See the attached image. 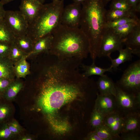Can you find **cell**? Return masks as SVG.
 I'll list each match as a JSON object with an SVG mask.
<instances>
[{
	"label": "cell",
	"instance_id": "obj_1",
	"mask_svg": "<svg viewBox=\"0 0 140 140\" xmlns=\"http://www.w3.org/2000/svg\"><path fill=\"white\" fill-rule=\"evenodd\" d=\"M37 72L38 106L51 117L66 103L83 97L92 87L78 69L64 62L52 61Z\"/></svg>",
	"mask_w": 140,
	"mask_h": 140
},
{
	"label": "cell",
	"instance_id": "obj_2",
	"mask_svg": "<svg viewBox=\"0 0 140 140\" xmlns=\"http://www.w3.org/2000/svg\"><path fill=\"white\" fill-rule=\"evenodd\" d=\"M52 34L51 54L61 59L82 62L89 53V40L79 27H70L60 23Z\"/></svg>",
	"mask_w": 140,
	"mask_h": 140
},
{
	"label": "cell",
	"instance_id": "obj_3",
	"mask_svg": "<svg viewBox=\"0 0 140 140\" xmlns=\"http://www.w3.org/2000/svg\"><path fill=\"white\" fill-rule=\"evenodd\" d=\"M79 28L88 38L93 62L98 57L102 37L107 30L106 10L102 0H86L82 3Z\"/></svg>",
	"mask_w": 140,
	"mask_h": 140
},
{
	"label": "cell",
	"instance_id": "obj_4",
	"mask_svg": "<svg viewBox=\"0 0 140 140\" xmlns=\"http://www.w3.org/2000/svg\"><path fill=\"white\" fill-rule=\"evenodd\" d=\"M64 1L43 4L37 15L28 24L27 35L34 43L52 32L60 24Z\"/></svg>",
	"mask_w": 140,
	"mask_h": 140
},
{
	"label": "cell",
	"instance_id": "obj_5",
	"mask_svg": "<svg viewBox=\"0 0 140 140\" xmlns=\"http://www.w3.org/2000/svg\"><path fill=\"white\" fill-rule=\"evenodd\" d=\"M115 84L126 92L136 94L140 93V60L130 65Z\"/></svg>",
	"mask_w": 140,
	"mask_h": 140
},
{
	"label": "cell",
	"instance_id": "obj_6",
	"mask_svg": "<svg viewBox=\"0 0 140 140\" xmlns=\"http://www.w3.org/2000/svg\"><path fill=\"white\" fill-rule=\"evenodd\" d=\"M116 90L115 97L117 110L124 115L140 113V93L136 94L126 92L116 85Z\"/></svg>",
	"mask_w": 140,
	"mask_h": 140
},
{
	"label": "cell",
	"instance_id": "obj_7",
	"mask_svg": "<svg viewBox=\"0 0 140 140\" xmlns=\"http://www.w3.org/2000/svg\"><path fill=\"white\" fill-rule=\"evenodd\" d=\"M123 39L112 29H107L101 42L98 57L110 56L111 54L122 48Z\"/></svg>",
	"mask_w": 140,
	"mask_h": 140
},
{
	"label": "cell",
	"instance_id": "obj_8",
	"mask_svg": "<svg viewBox=\"0 0 140 140\" xmlns=\"http://www.w3.org/2000/svg\"><path fill=\"white\" fill-rule=\"evenodd\" d=\"M4 18L15 37L27 35L28 23L20 11H5Z\"/></svg>",
	"mask_w": 140,
	"mask_h": 140
},
{
	"label": "cell",
	"instance_id": "obj_9",
	"mask_svg": "<svg viewBox=\"0 0 140 140\" xmlns=\"http://www.w3.org/2000/svg\"><path fill=\"white\" fill-rule=\"evenodd\" d=\"M80 4L74 2L64 7L61 15L60 23L70 27H79L81 11Z\"/></svg>",
	"mask_w": 140,
	"mask_h": 140
},
{
	"label": "cell",
	"instance_id": "obj_10",
	"mask_svg": "<svg viewBox=\"0 0 140 140\" xmlns=\"http://www.w3.org/2000/svg\"><path fill=\"white\" fill-rule=\"evenodd\" d=\"M124 115L117 110L106 115L103 124L110 129L112 133L119 139L123 125Z\"/></svg>",
	"mask_w": 140,
	"mask_h": 140
},
{
	"label": "cell",
	"instance_id": "obj_11",
	"mask_svg": "<svg viewBox=\"0 0 140 140\" xmlns=\"http://www.w3.org/2000/svg\"><path fill=\"white\" fill-rule=\"evenodd\" d=\"M43 4L37 0H21L19 11L28 24L34 18Z\"/></svg>",
	"mask_w": 140,
	"mask_h": 140
},
{
	"label": "cell",
	"instance_id": "obj_12",
	"mask_svg": "<svg viewBox=\"0 0 140 140\" xmlns=\"http://www.w3.org/2000/svg\"><path fill=\"white\" fill-rule=\"evenodd\" d=\"M95 108L105 115L117 110L114 96L103 95L97 93Z\"/></svg>",
	"mask_w": 140,
	"mask_h": 140
},
{
	"label": "cell",
	"instance_id": "obj_13",
	"mask_svg": "<svg viewBox=\"0 0 140 140\" xmlns=\"http://www.w3.org/2000/svg\"><path fill=\"white\" fill-rule=\"evenodd\" d=\"M123 44L134 54L140 56V23L137 24L124 40Z\"/></svg>",
	"mask_w": 140,
	"mask_h": 140
},
{
	"label": "cell",
	"instance_id": "obj_14",
	"mask_svg": "<svg viewBox=\"0 0 140 140\" xmlns=\"http://www.w3.org/2000/svg\"><path fill=\"white\" fill-rule=\"evenodd\" d=\"M140 129V113L124 115L123 124L121 134L130 132H139Z\"/></svg>",
	"mask_w": 140,
	"mask_h": 140
},
{
	"label": "cell",
	"instance_id": "obj_15",
	"mask_svg": "<svg viewBox=\"0 0 140 140\" xmlns=\"http://www.w3.org/2000/svg\"><path fill=\"white\" fill-rule=\"evenodd\" d=\"M52 34L45 36L38 40L34 43L33 50L29 55L37 56L49 52L53 40Z\"/></svg>",
	"mask_w": 140,
	"mask_h": 140
},
{
	"label": "cell",
	"instance_id": "obj_16",
	"mask_svg": "<svg viewBox=\"0 0 140 140\" xmlns=\"http://www.w3.org/2000/svg\"><path fill=\"white\" fill-rule=\"evenodd\" d=\"M100 94L103 95H112L116 93V85L112 79L106 75L101 76L96 82Z\"/></svg>",
	"mask_w": 140,
	"mask_h": 140
},
{
	"label": "cell",
	"instance_id": "obj_17",
	"mask_svg": "<svg viewBox=\"0 0 140 140\" xmlns=\"http://www.w3.org/2000/svg\"><path fill=\"white\" fill-rule=\"evenodd\" d=\"M14 65L8 57H0V78L14 80Z\"/></svg>",
	"mask_w": 140,
	"mask_h": 140
},
{
	"label": "cell",
	"instance_id": "obj_18",
	"mask_svg": "<svg viewBox=\"0 0 140 140\" xmlns=\"http://www.w3.org/2000/svg\"><path fill=\"white\" fill-rule=\"evenodd\" d=\"M84 71L82 73L85 77L89 78L93 75H98L100 76L104 75V73L107 72H112L113 69L110 66L107 68H103L96 65L95 62H93L89 65H86L82 63L80 66Z\"/></svg>",
	"mask_w": 140,
	"mask_h": 140
},
{
	"label": "cell",
	"instance_id": "obj_19",
	"mask_svg": "<svg viewBox=\"0 0 140 140\" xmlns=\"http://www.w3.org/2000/svg\"><path fill=\"white\" fill-rule=\"evenodd\" d=\"M13 43L27 54L28 57L32 51L34 43L32 40L27 35L15 37Z\"/></svg>",
	"mask_w": 140,
	"mask_h": 140
},
{
	"label": "cell",
	"instance_id": "obj_20",
	"mask_svg": "<svg viewBox=\"0 0 140 140\" xmlns=\"http://www.w3.org/2000/svg\"><path fill=\"white\" fill-rule=\"evenodd\" d=\"M118 51L119 55L116 59H113L110 56L108 57L111 60V66L113 70H116L120 64L131 60L132 57V51L128 48L126 47L124 49L122 48Z\"/></svg>",
	"mask_w": 140,
	"mask_h": 140
},
{
	"label": "cell",
	"instance_id": "obj_21",
	"mask_svg": "<svg viewBox=\"0 0 140 140\" xmlns=\"http://www.w3.org/2000/svg\"><path fill=\"white\" fill-rule=\"evenodd\" d=\"M132 11H124L119 10L110 9L106 10L105 17L107 22L124 17H137Z\"/></svg>",
	"mask_w": 140,
	"mask_h": 140
},
{
	"label": "cell",
	"instance_id": "obj_22",
	"mask_svg": "<svg viewBox=\"0 0 140 140\" xmlns=\"http://www.w3.org/2000/svg\"><path fill=\"white\" fill-rule=\"evenodd\" d=\"M15 36L4 18L0 19V41L12 43Z\"/></svg>",
	"mask_w": 140,
	"mask_h": 140
},
{
	"label": "cell",
	"instance_id": "obj_23",
	"mask_svg": "<svg viewBox=\"0 0 140 140\" xmlns=\"http://www.w3.org/2000/svg\"><path fill=\"white\" fill-rule=\"evenodd\" d=\"M22 83L13 80L6 88L3 95V99L7 100L15 98L23 87Z\"/></svg>",
	"mask_w": 140,
	"mask_h": 140
},
{
	"label": "cell",
	"instance_id": "obj_24",
	"mask_svg": "<svg viewBox=\"0 0 140 140\" xmlns=\"http://www.w3.org/2000/svg\"><path fill=\"white\" fill-rule=\"evenodd\" d=\"M25 57L14 65L16 76L18 78H25L30 73L29 65Z\"/></svg>",
	"mask_w": 140,
	"mask_h": 140
},
{
	"label": "cell",
	"instance_id": "obj_25",
	"mask_svg": "<svg viewBox=\"0 0 140 140\" xmlns=\"http://www.w3.org/2000/svg\"><path fill=\"white\" fill-rule=\"evenodd\" d=\"M28 57L27 54L23 51L14 43H12L8 57L14 65L23 58Z\"/></svg>",
	"mask_w": 140,
	"mask_h": 140
},
{
	"label": "cell",
	"instance_id": "obj_26",
	"mask_svg": "<svg viewBox=\"0 0 140 140\" xmlns=\"http://www.w3.org/2000/svg\"><path fill=\"white\" fill-rule=\"evenodd\" d=\"M139 23H140L130 22L112 29L124 40L135 26Z\"/></svg>",
	"mask_w": 140,
	"mask_h": 140
},
{
	"label": "cell",
	"instance_id": "obj_27",
	"mask_svg": "<svg viewBox=\"0 0 140 140\" xmlns=\"http://www.w3.org/2000/svg\"><path fill=\"white\" fill-rule=\"evenodd\" d=\"M130 22L140 23L139 20L136 18L124 17L113 21L107 22V29H113L118 27Z\"/></svg>",
	"mask_w": 140,
	"mask_h": 140
},
{
	"label": "cell",
	"instance_id": "obj_28",
	"mask_svg": "<svg viewBox=\"0 0 140 140\" xmlns=\"http://www.w3.org/2000/svg\"><path fill=\"white\" fill-rule=\"evenodd\" d=\"M94 131L102 140L119 139L112 133L109 128L103 123L95 128Z\"/></svg>",
	"mask_w": 140,
	"mask_h": 140
},
{
	"label": "cell",
	"instance_id": "obj_29",
	"mask_svg": "<svg viewBox=\"0 0 140 140\" xmlns=\"http://www.w3.org/2000/svg\"><path fill=\"white\" fill-rule=\"evenodd\" d=\"M106 115L94 108L92 114L91 124L92 127L95 128L103 123Z\"/></svg>",
	"mask_w": 140,
	"mask_h": 140
},
{
	"label": "cell",
	"instance_id": "obj_30",
	"mask_svg": "<svg viewBox=\"0 0 140 140\" xmlns=\"http://www.w3.org/2000/svg\"><path fill=\"white\" fill-rule=\"evenodd\" d=\"M110 9L134 11L126 0H112L110 6Z\"/></svg>",
	"mask_w": 140,
	"mask_h": 140
},
{
	"label": "cell",
	"instance_id": "obj_31",
	"mask_svg": "<svg viewBox=\"0 0 140 140\" xmlns=\"http://www.w3.org/2000/svg\"><path fill=\"white\" fill-rule=\"evenodd\" d=\"M2 102H0V124L5 121L10 112L9 106Z\"/></svg>",
	"mask_w": 140,
	"mask_h": 140
},
{
	"label": "cell",
	"instance_id": "obj_32",
	"mask_svg": "<svg viewBox=\"0 0 140 140\" xmlns=\"http://www.w3.org/2000/svg\"><path fill=\"white\" fill-rule=\"evenodd\" d=\"M13 43L0 41V57H8Z\"/></svg>",
	"mask_w": 140,
	"mask_h": 140
},
{
	"label": "cell",
	"instance_id": "obj_33",
	"mask_svg": "<svg viewBox=\"0 0 140 140\" xmlns=\"http://www.w3.org/2000/svg\"><path fill=\"white\" fill-rule=\"evenodd\" d=\"M0 126V139H6L9 138L12 133L10 131L7 123H2Z\"/></svg>",
	"mask_w": 140,
	"mask_h": 140
},
{
	"label": "cell",
	"instance_id": "obj_34",
	"mask_svg": "<svg viewBox=\"0 0 140 140\" xmlns=\"http://www.w3.org/2000/svg\"><path fill=\"white\" fill-rule=\"evenodd\" d=\"M139 132H130L121 134L120 139L122 140H140Z\"/></svg>",
	"mask_w": 140,
	"mask_h": 140
},
{
	"label": "cell",
	"instance_id": "obj_35",
	"mask_svg": "<svg viewBox=\"0 0 140 140\" xmlns=\"http://www.w3.org/2000/svg\"><path fill=\"white\" fill-rule=\"evenodd\" d=\"M13 80L5 78H0V93L3 95L6 88Z\"/></svg>",
	"mask_w": 140,
	"mask_h": 140
},
{
	"label": "cell",
	"instance_id": "obj_36",
	"mask_svg": "<svg viewBox=\"0 0 140 140\" xmlns=\"http://www.w3.org/2000/svg\"><path fill=\"white\" fill-rule=\"evenodd\" d=\"M9 128L12 133L16 134L19 133L20 128L18 123L16 121L7 124Z\"/></svg>",
	"mask_w": 140,
	"mask_h": 140
},
{
	"label": "cell",
	"instance_id": "obj_37",
	"mask_svg": "<svg viewBox=\"0 0 140 140\" xmlns=\"http://www.w3.org/2000/svg\"><path fill=\"white\" fill-rule=\"evenodd\" d=\"M135 12H140V0H126Z\"/></svg>",
	"mask_w": 140,
	"mask_h": 140
},
{
	"label": "cell",
	"instance_id": "obj_38",
	"mask_svg": "<svg viewBox=\"0 0 140 140\" xmlns=\"http://www.w3.org/2000/svg\"><path fill=\"white\" fill-rule=\"evenodd\" d=\"M87 139L90 140H102L98 136L94 131L89 134Z\"/></svg>",
	"mask_w": 140,
	"mask_h": 140
},
{
	"label": "cell",
	"instance_id": "obj_39",
	"mask_svg": "<svg viewBox=\"0 0 140 140\" xmlns=\"http://www.w3.org/2000/svg\"><path fill=\"white\" fill-rule=\"evenodd\" d=\"M3 5L0 1V19L4 18L6 11L4 8Z\"/></svg>",
	"mask_w": 140,
	"mask_h": 140
},
{
	"label": "cell",
	"instance_id": "obj_40",
	"mask_svg": "<svg viewBox=\"0 0 140 140\" xmlns=\"http://www.w3.org/2000/svg\"><path fill=\"white\" fill-rule=\"evenodd\" d=\"M14 0H0V1L3 5L7 4Z\"/></svg>",
	"mask_w": 140,
	"mask_h": 140
},
{
	"label": "cell",
	"instance_id": "obj_41",
	"mask_svg": "<svg viewBox=\"0 0 140 140\" xmlns=\"http://www.w3.org/2000/svg\"><path fill=\"white\" fill-rule=\"evenodd\" d=\"M86 0H73L74 3L81 4H82Z\"/></svg>",
	"mask_w": 140,
	"mask_h": 140
},
{
	"label": "cell",
	"instance_id": "obj_42",
	"mask_svg": "<svg viewBox=\"0 0 140 140\" xmlns=\"http://www.w3.org/2000/svg\"><path fill=\"white\" fill-rule=\"evenodd\" d=\"M32 139L29 137H25L23 138H22V140H31Z\"/></svg>",
	"mask_w": 140,
	"mask_h": 140
},
{
	"label": "cell",
	"instance_id": "obj_43",
	"mask_svg": "<svg viewBox=\"0 0 140 140\" xmlns=\"http://www.w3.org/2000/svg\"><path fill=\"white\" fill-rule=\"evenodd\" d=\"M3 99V95L0 93V102L2 101Z\"/></svg>",
	"mask_w": 140,
	"mask_h": 140
},
{
	"label": "cell",
	"instance_id": "obj_44",
	"mask_svg": "<svg viewBox=\"0 0 140 140\" xmlns=\"http://www.w3.org/2000/svg\"><path fill=\"white\" fill-rule=\"evenodd\" d=\"M41 3L43 4L45 0H37Z\"/></svg>",
	"mask_w": 140,
	"mask_h": 140
},
{
	"label": "cell",
	"instance_id": "obj_45",
	"mask_svg": "<svg viewBox=\"0 0 140 140\" xmlns=\"http://www.w3.org/2000/svg\"><path fill=\"white\" fill-rule=\"evenodd\" d=\"M104 0L105 2H108L109 1H110V0Z\"/></svg>",
	"mask_w": 140,
	"mask_h": 140
},
{
	"label": "cell",
	"instance_id": "obj_46",
	"mask_svg": "<svg viewBox=\"0 0 140 140\" xmlns=\"http://www.w3.org/2000/svg\"><path fill=\"white\" fill-rule=\"evenodd\" d=\"M52 1H59V0H52Z\"/></svg>",
	"mask_w": 140,
	"mask_h": 140
},
{
	"label": "cell",
	"instance_id": "obj_47",
	"mask_svg": "<svg viewBox=\"0 0 140 140\" xmlns=\"http://www.w3.org/2000/svg\"><path fill=\"white\" fill-rule=\"evenodd\" d=\"M63 1H64V0H63Z\"/></svg>",
	"mask_w": 140,
	"mask_h": 140
}]
</instances>
